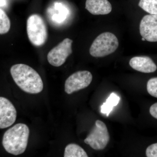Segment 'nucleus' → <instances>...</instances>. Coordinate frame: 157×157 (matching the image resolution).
<instances>
[{"mask_svg": "<svg viewBox=\"0 0 157 157\" xmlns=\"http://www.w3.org/2000/svg\"><path fill=\"white\" fill-rule=\"evenodd\" d=\"M138 6L150 14H157V0H140Z\"/></svg>", "mask_w": 157, "mask_h": 157, "instance_id": "4468645a", "label": "nucleus"}, {"mask_svg": "<svg viewBox=\"0 0 157 157\" xmlns=\"http://www.w3.org/2000/svg\"><path fill=\"white\" fill-rule=\"evenodd\" d=\"M17 111L11 101L4 97H0V128L11 126L15 122Z\"/></svg>", "mask_w": 157, "mask_h": 157, "instance_id": "6e6552de", "label": "nucleus"}, {"mask_svg": "<svg viewBox=\"0 0 157 157\" xmlns=\"http://www.w3.org/2000/svg\"><path fill=\"white\" fill-rule=\"evenodd\" d=\"M120 101V98L115 93H112L107 98V101L101 106V112L103 114L109 116L112 111L113 107L118 104Z\"/></svg>", "mask_w": 157, "mask_h": 157, "instance_id": "f8f14e48", "label": "nucleus"}, {"mask_svg": "<svg viewBox=\"0 0 157 157\" xmlns=\"http://www.w3.org/2000/svg\"><path fill=\"white\" fill-rule=\"evenodd\" d=\"M29 129L24 124H17L7 130L3 136L2 144L9 153L14 155L22 154L27 147Z\"/></svg>", "mask_w": 157, "mask_h": 157, "instance_id": "f03ea898", "label": "nucleus"}, {"mask_svg": "<svg viewBox=\"0 0 157 157\" xmlns=\"http://www.w3.org/2000/svg\"><path fill=\"white\" fill-rule=\"evenodd\" d=\"M140 33L146 41L157 42V14L146 15L142 18L140 24Z\"/></svg>", "mask_w": 157, "mask_h": 157, "instance_id": "1a4fd4ad", "label": "nucleus"}, {"mask_svg": "<svg viewBox=\"0 0 157 157\" xmlns=\"http://www.w3.org/2000/svg\"><path fill=\"white\" fill-rule=\"evenodd\" d=\"M147 89L150 95L157 98V77L152 78L148 80Z\"/></svg>", "mask_w": 157, "mask_h": 157, "instance_id": "dca6fc26", "label": "nucleus"}, {"mask_svg": "<svg viewBox=\"0 0 157 157\" xmlns=\"http://www.w3.org/2000/svg\"><path fill=\"white\" fill-rule=\"evenodd\" d=\"M64 157H88V156L82 147L76 144L72 143L66 146Z\"/></svg>", "mask_w": 157, "mask_h": 157, "instance_id": "ddd939ff", "label": "nucleus"}, {"mask_svg": "<svg viewBox=\"0 0 157 157\" xmlns=\"http://www.w3.org/2000/svg\"><path fill=\"white\" fill-rule=\"evenodd\" d=\"M149 112L153 117L157 119V103L151 105L150 108Z\"/></svg>", "mask_w": 157, "mask_h": 157, "instance_id": "a211bd4d", "label": "nucleus"}, {"mask_svg": "<svg viewBox=\"0 0 157 157\" xmlns=\"http://www.w3.org/2000/svg\"><path fill=\"white\" fill-rule=\"evenodd\" d=\"M129 65L134 70L141 73H154L157 69L155 63L147 56L134 57L130 60Z\"/></svg>", "mask_w": 157, "mask_h": 157, "instance_id": "9d476101", "label": "nucleus"}, {"mask_svg": "<svg viewBox=\"0 0 157 157\" xmlns=\"http://www.w3.org/2000/svg\"><path fill=\"white\" fill-rule=\"evenodd\" d=\"M73 40L66 38L58 45L52 49L47 55V60L50 64L59 67L63 64L68 57L73 52Z\"/></svg>", "mask_w": 157, "mask_h": 157, "instance_id": "423d86ee", "label": "nucleus"}, {"mask_svg": "<svg viewBox=\"0 0 157 157\" xmlns=\"http://www.w3.org/2000/svg\"><path fill=\"white\" fill-rule=\"evenodd\" d=\"M10 72L14 82L23 91L30 94L41 93L43 89V81L36 71L28 65H13Z\"/></svg>", "mask_w": 157, "mask_h": 157, "instance_id": "f257e3e1", "label": "nucleus"}, {"mask_svg": "<svg viewBox=\"0 0 157 157\" xmlns=\"http://www.w3.org/2000/svg\"><path fill=\"white\" fill-rule=\"evenodd\" d=\"M118 46V40L115 35L106 32L94 40L90 48V53L94 57H103L114 52Z\"/></svg>", "mask_w": 157, "mask_h": 157, "instance_id": "20e7f679", "label": "nucleus"}, {"mask_svg": "<svg viewBox=\"0 0 157 157\" xmlns=\"http://www.w3.org/2000/svg\"><path fill=\"white\" fill-rule=\"evenodd\" d=\"M11 27L10 19L6 12L0 9V34L3 35L9 32Z\"/></svg>", "mask_w": 157, "mask_h": 157, "instance_id": "2eb2a0df", "label": "nucleus"}, {"mask_svg": "<svg viewBox=\"0 0 157 157\" xmlns=\"http://www.w3.org/2000/svg\"><path fill=\"white\" fill-rule=\"evenodd\" d=\"M6 4V2L5 0H1V6H3Z\"/></svg>", "mask_w": 157, "mask_h": 157, "instance_id": "6ab92c4d", "label": "nucleus"}, {"mask_svg": "<svg viewBox=\"0 0 157 157\" xmlns=\"http://www.w3.org/2000/svg\"><path fill=\"white\" fill-rule=\"evenodd\" d=\"M110 137L107 126L100 120L96 121L95 125L84 140V142L96 150H102L107 146Z\"/></svg>", "mask_w": 157, "mask_h": 157, "instance_id": "39448f33", "label": "nucleus"}, {"mask_svg": "<svg viewBox=\"0 0 157 157\" xmlns=\"http://www.w3.org/2000/svg\"><path fill=\"white\" fill-rule=\"evenodd\" d=\"M146 155L147 157H157V143L152 144L147 148Z\"/></svg>", "mask_w": 157, "mask_h": 157, "instance_id": "f3484780", "label": "nucleus"}, {"mask_svg": "<svg viewBox=\"0 0 157 157\" xmlns=\"http://www.w3.org/2000/svg\"><path fill=\"white\" fill-rule=\"evenodd\" d=\"M142 39V41H145V40H145V39H144V38H143V37H142V39Z\"/></svg>", "mask_w": 157, "mask_h": 157, "instance_id": "aec40b11", "label": "nucleus"}, {"mask_svg": "<svg viewBox=\"0 0 157 157\" xmlns=\"http://www.w3.org/2000/svg\"><path fill=\"white\" fill-rule=\"evenodd\" d=\"M27 32L29 40L34 46L40 47L47 41V27L44 20L39 14H32L28 17L27 21Z\"/></svg>", "mask_w": 157, "mask_h": 157, "instance_id": "7ed1b4c3", "label": "nucleus"}, {"mask_svg": "<svg viewBox=\"0 0 157 157\" xmlns=\"http://www.w3.org/2000/svg\"><path fill=\"white\" fill-rule=\"evenodd\" d=\"M92 79V75L89 71H77L70 75L65 82V92L68 94H71L86 88L90 85Z\"/></svg>", "mask_w": 157, "mask_h": 157, "instance_id": "0eeeda50", "label": "nucleus"}, {"mask_svg": "<svg viewBox=\"0 0 157 157\" xmlns=\"http://www.w3.org/2000/svg\"><path fill=\"white\" fill-rule=\"evenodd\" d=\"M85 8L94 15H105L112 11V6L108 0H86Z\"/></svg>", "mask_w": 157, "mask_h": 157, "instance_id": "9b49d317", "label": "nucleus"}]
</instances>
